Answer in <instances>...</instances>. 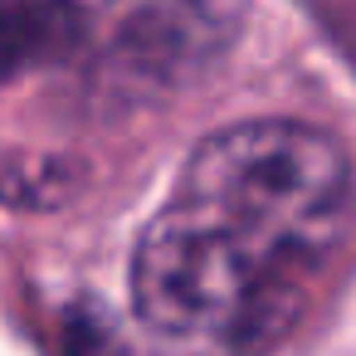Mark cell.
Wrapping results in <instances>:
<instances>
[{
	"instance_id": "cell-1",
	"label": "cell",
	"mask_w": 356,
	"mask_h": 356,
	"mask_svg": "<svg viewBox=\"0 0 356 356\" xmlns=\"http://www.w3.org/2000/svg\"><path fill=\"white\" fill-rule=\"evenodd\" d=\"M307 268L176 195L137 239L132 307L171 341L268 346L302 307Z\"/></svg>"
},
{
	"instance_id": "cell-2",
	"label": "cell",
	"mask_w": 356,
	"mask_h": 356,
	"mask_svg": "<svg viewBox=\"0 0 356 356\" xmlns=\"http://www.w3.org/2000/svg\"><path fill=\"white\" fill-rule=\"evenodd\" d=\"M176 195L317 273L351 220V161L317 127L239 122L191 152Z\"/></svg>"
},
{
	"instance_id": "cell-3",
	"label": "cell",
	"mask_w": 356,
	"mask_h": 356,
	"mask_svg": "<svg viewBox=\"0 0 356 356\" xmlns=\"http://www.w3.org/2000/svg\"><path fill=\"white\" fill-rule=\"evenodd\" d=\"M225 49V25L205 0H147V10L122 30L113 49V69L132 83H171L205 69L210 54Z\"/></svg>"
},
{
	"instance_id": "cell-4",
	"label": "cell",
	"mask_w": 356,
	"mask_h": 356,
	"mask_svg": "<svg viewBox=\"0 0 356 356\" xmlns=\"http://www.w3.org/2000/svg\"><path fill=\"white\" fill-rule=\"evenodd\" d=\"M88 15L79 0H0V83L20 69L54 64L83 44Z\"/></svg>"
}]
</instances>
